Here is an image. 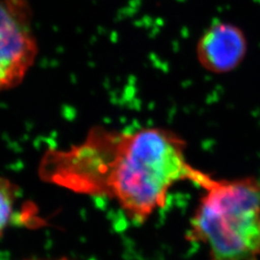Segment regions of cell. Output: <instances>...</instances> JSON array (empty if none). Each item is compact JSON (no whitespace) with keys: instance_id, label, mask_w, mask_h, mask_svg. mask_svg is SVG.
<instances>
[{"instance_id":"cell-1","label":"cell","mask_w":260,"mask_h":260,"mask_svg":"<svg viewBox=\"0 0 260 260\" xmlns=\"http://www.w3.org/2000/svg\"><path fill=\"white\" fill-rule=\"evenodd\" d=\"M41 173L45 180L75 193L110 198L139 223L165 205L174 185L199 186L207 175L188 162L185 141L172 130L103 126H93L70 149L49 150Z\"/></svg>"},{"instance_id":"cell-2","label":"cell","mask_w":260,"mask_h":260,"mask_svg":"<svg viewBox=\"0 0 260 260\" xmlns=\"http://www.w3.org/2000/svg\"><path fill=\"white\" fill-rule=\"evenodd\" d=\"M200 187L189 239L205 245L210 260H260V180L207 175Z\"/></svg>"},{"instance_id":"cell-3","label":"cell","mask_w":260,"mask_h":260,"mask_svg":"<svg viewBox=\"0 0 260 260\" xmlns=\"http://www.w3.org/2000/svg\"><path fill=\"white\" fill-rule=\"evenodd\" d=\"M27 0H0V93L22 82L38 55Z\"/></svg>"},{"instance_id":"cell-4","label":"cell","mask_w":260,"mask_h":260,"mask_svg":"<svg viewBox=\"0 0 260 260\" xmlns=\"http://www.w3.org/2000/svg\"><path fill=\"white\" fill-rule=\"evenodd\" d=\"M197 59L205 71L223 75L241 65L248 51V40L240 28L219 21L210 25L198 41Z\"/></svg>"},{"instance_id":"cell-5","label":"cell","mask_w":260,"mask_h":260,"mask_svg":"<svg viewBox=\"0 0 260 260\" xmlns=\"http://www.w3.org/2000/svg\"><path fill=\"white\" fill-rule=\"evenodd\" d=\"M19 196V186L8 178L0 177V235L12 222Z\"/></svg>"},{"instance_id":"cell-6","label":"cell","mask_w":260,"mask_h":260,"mask_svg":"<svg viewBox=\"0 0 260 260\" xmlns=\"http://www.w3.org/2000/svg\"><path fill=\"white\" fill-rule=\"evenodd\" d=\"M30 260H72V259H69V258H66V257H62V258H58V259H30Z\"/></svg>"}]
</instances>
